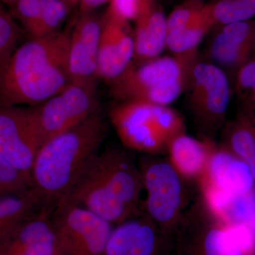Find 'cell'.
<instances>
[{"label": "cell", "instance_id": "6da1fadb", "mask_svg": "<svg viewBox=\"0 0 255 255\" xmlns=\"http://www.w3.org/2000/svg\"><path fill=\"white\" fill-rule=\"evenodd\" d=\"M70 28L31 38L0 66V106L43 103L69 84Z\"/></svg>", "mask_w": 255, "mask_h": 255}, {"label": "cell", "instance_id": "7a4b0ae2", "mask_svg": "<svg viewBox=\"0 0 255 255\" xmlns=\"http://www.w3.org/2000/svg\"><path fill=\"white\" fill-rule=\"evenodd\" d=\"M143 190L141 172L132 155L123 149L110 148L92 157L62 201L119 225L141 214Z\"/></svg>", "mask_w": 255, "mask_h": 255}, {"label": "cell", "instance_id": "3957f363", "mask_svg": "<svg viewBox=\"0 0 255 255\" xmlns=\"http://www.w3.org/2000/svg\"><path fill=\"white\" fill-rule=\"evenodd\" d=\"M107 135L100 112L68 131L57 135L38 149L32 166L31 189L42 207L55 209L98 152Z\"/></svg>", "mask_w": 255, "mask_h": 255}, {"label": "cell", "instance_id": "277c9868", "mask_svg": "<svg viewBox=\"0 0 255 255\" xmlns=\"http://www.w3.org/2000/svg\"><path fill=\"white\" fill-rule=\"evenodd\" d=\"M196 63L194 50L174 57H157L137 65L131 64L111 82V93L122 102L137 101L168 106L187 86Z\"/></svg>", "mask_w": 255, "mask_h": 255}, {"label": "cell", "instance_id": "5b68a950", "mask_svg": "<svg viewBox=\"0 0 255 255\" xmlns=\"http://www.w3.org/2000/svg\"><path fill=\"white\" fill-rule=\"evenodd\" d=\"M138 166L147 194L145 214L170 240L184 213V178L169 160L144 157Z\"/></svg>", "mask_w": 255, "mask_h": 255}, {"label": "cell", "instance_id": "8992f818", "mask_svg": "<svg viewBox=\"0 0 255 255\" xmlns=\"http://www.w3.org/2000/svg\"><path fill=\"white\" fill-rule=\"evenodd\" d=\"M189 104L202 140L214 137L226 119L231 100V86L223 69L196 61L189 75Z\"/></svg>", "mask_w": 255, "mask_h": 255}, {"label": "cell", "instance_id": "52a82bcc", "mask_svg": "<svg viewBox=\"0 0 255 255\" xmlns=\"http://www.w3.org/2000/svg\"><path fill=\"white\" fill-rule=\"evenodd\" d=\"M58 255H105L110 223L86 209L61 201L53 213Z\"/></svg>", "mask_w": 255, "mask_h": 255}, {"label": "cell", "instance_id": "ba28073f", "mask_svg": "<svg viewBox=\"0 0 255 255\" xmlns=\"http://www.w3.org/2000/svg\"><path fill=\"white\" fill-rule=\"evenodd\" d=\"M100 112L96 85L70 83L43 103L31 107L40 147Z\"/></svg>", "mask_w": 255, "mask_h": 255}, {"label": "cell", "instance_id": "9c48e42d", "mask_svg": "<svg viewBox=\"0 0 255 255\" xmlns=\"http://www.w3.org/2000/svg\"><path fill=\"white\" fill-rule=\"evenodd\" d=\"M200 204L184 211L174 231L177 255H244L224 225Z\"/></svg>", "mask_w": 255, "mask_h": 255}, {"label": "cell", "instance_id": "30bf717a", "mask_svg": "<svg viewBox=\"0 0 255 255\" xmlns=\"http://www.w3.org/2000/svg\"><path fill=\"white\" fill-rule=\"evenodd\" d=\"M112 125L124 146L149 155L167 150V142L153 120V105L147 102H122L110 112Z\"/></svg>", "mask_w": 255, "mask_h": 255}, {"label": "cell", "instance_id": "8fae6325", "mask_svg": "<svg viewBox=\"0 0 255 255\" xmlns=\"http://www.w3.org/2000/svg\"><path fill=\"white\" fill-rule=\"evenodd\" d=\"M39 147L31 107L0 106V159L31 175Z\"/></svg>", "mask_w": 255, "mask_h": 255}, {"label": "cell", "instance_id": "7c38bea8", "mask_svg": "<svg viewBox=\"0 0 255 255\" xmlns=\"http://www.w3.org/2000/svg\"><path fill=\"white\" fill-rule=\"evenodd\" d=\"M102 18L93 12L80 13L71 31L68 51L70 83L96 85Z\"/></svg>", "mask_w": 255, "mask_h": 255}, {"label": "cell", "instance_id": "4fadbf2b", "mask_svg": "<svg viewBox=\"0 0 255 255\" xmlns=\"http://www.w3.org/2000/svg\"><path fill=\"white\" fill-rule=\"evenodd\" d=\"M169 244L150 218L140 214L112 230L105 255H167Z\"/></svg>", "mask_w": 255, "mask_h": 255}, {"label": "cell", "instance_id": "5bb4252c", "mask_svg": "<svg viewBox=\"0 0 255 255\" xmlns=\"http://www.w3.org/2000/svg\"><path fill=\"white\" fill-rule=\"evenodd\" d=\"M54 210L41 207L30 215L0 243V255H58Z\"/></svg>", "mask_w": 255, "mask_h": 255}, {"label": "cell", "instance_id": "9a60e30c", "mask_svg": "<svg viewBox=\"0 0 255 255\" xmlns=\"http://www.w3.org/2000/svg\"><path fill=\"white\" fill-rule=\"evenodd\" d=\"M127 26L106 15L102 18L98 50V78L112 82L131 65L134 41Z\"/></svg>", "mask_w": 255, "mask_h": 255}, {"label": "cell", "instance_id": "2e32d148", "mask_svg": "<svg viewBox=\"0 0 255 255\" xmlns=\"http://www.w3.org/2000/svg\"><path fill=\"white\" fill-rule=\"evenodd\" d=\"M255 50V20L220 26L209 48L211 59L237 72Z\"/></svg>", "mask_w": 255, "mask_h": 255}, {"label": "cell", "instance_id": "e0dca14e", "mask_svg": "<svg viewBox=\"0 0 255 255\" xmlns=\"http://www.w3.org/2000/svg\"><path fill=\"white\" fill-rule=\"evenodd\" d=\"M133 37L135 65L157 58L166 46L167 17L157 0H141Z\"/></svg>", "mask_w": 255, "mask_h": 255}, {"label": "cell", "instance_id": "ac0fdd59", "mask_svg": "<svg viewBox=\"0 0 255 255\" xmlns=\"http://www.w3.org/2000/svg\"><path fill=\"white\" fill-rule=\"evenodd\" d=\"M200 179L234 194H245L255 187V179L249 166L225 146H214L205 173Z\"/></svg>", "mask_w": 255, "mask_h": 255}, {"label": "cell", "instance_id": "d6986e66", "mask_svg": "<svg viewBox=\"0 0 255 255\" xmlns=\"http://www.w3.org/2000/svg\"><path fill=\"white\" fill-rule=\"evenodd\" d=\"M204 204L223 225L248 223L255 217V187L241 194L226 192L206 181H200Z\"/></svg>", "mask_w": 255, "mask_h": 255}, {"label": "cell", "instance_id": "ffe728a7", "mask_svg": "<svg viewBox=\"0 0 255 255\" xmlns=\"http://www.w3.org/2000/svg\"><path fill=\"white\" fill-rule=\"evenodd\" d=\"M214 142L183 134L167 145L169 162L184 179H200L205 173Z\"/></svg>", "mask_w": 255, "mask_h": 255}, {"label": "cell", "instance_id": "44dd1931", "mask_svg": "<svg viewBox=\"0 0 255 255\" xmlns=\"http://www.w3.org/2000/svg\"><path fill=\"white\" fill-rule=\"evenodd\" d=\"M225 147L251 168L255 179V112L244 105L236 117L226 125Z\"/></svg>", "mask_w": 255, "mask_h": 255}, {"label": "cell", "instance_id": "7402d4cb", "mask_svg": "<svg viewBox=\"0 0 255 255\" xmlns=\"http://www.w3.org/2000/svg\"><path fill=\"white\" fill-rule=\"evenodd\" d=\"M41 207L32 189L26 194L0 198V243L30 215Z\"/></svg>", "mask_w": 255, "mask_h": 255}, {"label": "cell", "instance_id": "603a6c76", "mask_svg": "<svg viewBox=\"0 0 255 255\" xmlns=\"http://www.w3.org/2000/svg\"><path fill=\"white\" fill-rule=\"evenodd\" d=\"M214 26L211 3L209 11L200 18L181 29L168 32L166 46L174 54L194 51Z\"/></svg>", "mask_w": 255, "mask_h": 255}, {"label": "cell", "instance_id": "cb8c5ba5", "mask_svg": "<svg viewBox=\"0 0 255 255\" xmlns=\"http://www.w3.org/2000/svg\"><path fill=\"white\" fill-rule=\"evenodd\" d=\"M215 24L250 21L255 17V0H215L211 2Z\"/></svg>", "mask_w": 255, "mask_h": 255}, {"label": "cell", "instance_id": "d4e9b609", "mask_svg": "<svg viewBox=\"0 0 255 255\" xmlns=\"http://www.w3.org/2000/svg\"><path fill=\"white\" fill-rule=\"evenodd\" d=\"M31 187L30 174L0 159V198L26 194Z\"/></svg>", "mask_w": 255, "mask_h": 255}, {"label": "cell", "instance_id": "484cf974", "mask_svg": "<svg viewBox=\"0 0 255 255\" xmlns=\"http://www.w3.org/2000/svg\"><path fill=\"white\" fill-rule=\"evenodd\" d=\"M153 120L159 133L167 142L185 134V124L180 114L168 106L153 105Z\"/></svg>", "mask_w": 255, "mask_h": 255}, {"label": "cell", "instance_id": "4316f807", "mask_svg": "<svg viewBox=\"0 0 255 255\" xmlns=\"http://www.w3.org/2000/svg\"><path fill=\"white\" fill-rule=\"evenodd\" d=\"M70 8L63 0H41L39 37L60 31Z\"/></svg>", "mask_w": 255, "mask_h": 255}, {"label": "cell", "instance_id": "83f0119b", "mask_svg": "<svg viewBox=\"0 0 255 255\" xmlns=\"http://www.w3.org/2000/svg\"><path fill=\"white\" fill-rule=\"evenodd\" d=\"M211 3L187 1L179 5L167 17V33L194 22L209 11Z\"/></svg>", "mask_w": 255, "mask_h": 255}, {"label": "cell", "instance_id": "f1b7e54d", "mask_svg": "<svg viewBox=\"0 0 255 255\" xmlns=\"http://www.w3.org/2000/svg\"><path fill=\"white\" fill-rule=\"evenodd\" d=\"M21 31L0 1V66L6 63L21 38Z\"/></svg>", "mask_w": 255, "mask_h": 255}, {"label": "cell", "instance_id": "f546056e", "mask_svg": "<svg viewBox=\"0 0 255 255\" xmlns=\"http://www.w3.org/2000/svg\"><path fill=\"white\" fill-rule=\"evenodd\" d=\"M12 10L31 38H39L41 0H18Z\"/></svg>", "mask_w": 255, "mask_h": 255}, {"label": "cell", "instance_id": "4dcf8cb0", "mask_svg": "<svg viewBox=\"0 0 255 255\" xmlns=\"http://www.w3.org/2000/svg\"><path fill=\"white\" fill-rule=\"evenodd\" d=\"M224 226L243 255L255 254V232L251 224L238 223Z\"/></svg>", "mask_w": 255, "mask_h": 255}, {"label": "cell", "instance_id": "1f68e13d", "mask_svg": "<svg viewBox=\"0 0 255 255\" xmlns=\"http://www.w3.org/2000/svg\"><path fill=\"white\" fill-rule=\"evenodd\" d=\"M141 0H110L106 16L117 22L128 25L135 21L138 14Z\"/></svg>", "mask_w": 255, "mask_h": 255}, {"label": "cell", "instance_id": "d6a6232c", "mask_svg": "<svg viewBox=\"0 0 255 255\" xmlns=\"http://www.w3.org/2000/svg\"><path fill=\"white\" fill-rule=\"evenodd\" d=\"M255 87V50L249 59L236 72V89L246 101Z\"/></svg>", "mask_w": 255, "mask_h": 255}, {"label": "cell", "instance_id": "836d02e7", "mask_svg": "<svg viewBox=\"0 0 255 255\" xmlns=\"http://www.w3.org/2000/svg\"><path fill=\"white\" fill-rule=\"evenodd\" d=\"M110 1V0H79L80 13L92 12L101 5Z\"/></svg>", "mask_w": 255, "mask_h": 255}, {"label": "cell", "instance_id": "e575fe53", "mask_svg": "<svg viewBox=\"0 0 255 255\" xmlns=\"http://www.w3.org/2000/svg\"><path fill=\"white\" fill-rule=\"evenodd\" d=\"M244 105L250 107L255 112V87L244 102Z\"/></svg>", "mask_w": 255, "mask_h": 255}, {"label": "cell", "instance_id": "d590c367", "mask_svg": "<svg viewBox=\"0 0 255 255\" xmlns=\"http://www.w3.org/2000/svg\"><path fill=\"white\" fill-rule=\"evenodd\" d=\"M17 1L18 0H0L2 4L8 5V6H11V8L14 6Z\"/></svg>", "mask_w": 255, "mask_h": 255}, {"label": "cell", "instance_id": "8d00e7d4", "mask_svg": "<svg viewBox=\"0 0 255 255\" xmlns=\"http://www.w3.org/2000/svg\"><path fill=\"white\" fill-rule=\"evenodd\" d=\"M70 8L73 7L75 5L78 4L79 0H63Z\"/></svg>", "mask_w": 255, "mask_h": 255}, {"label": "cell", "instance_id": "74e56055", "mask_svg": "<svg viewBox=\"0 0 255 255\" xmlns=\"http://www.w3.org/2000/svg\"><path fill=\"white\" fill-rule=\"evenodd\" d=\"M251 226H253V229H254L255 232V217L254 220H253V222L251 223Z\"/></svg>", "mask_w": 255, "mask_h": 255}, {"label": "cell", "instance_id": "f35d334b", "mask_svg": "<svg viewBox=\"0 0 255 255\" xmlns=\"http://www.w3.org/2000/svg\"><path fill=\"white\" fill-rule=\"evenodd\" d=\"M189 1H203V2H205V0H189Z\"/></svg>", "mask_w": 255, "mask_h": 255}]
</instances>
